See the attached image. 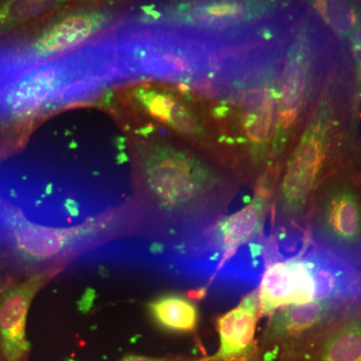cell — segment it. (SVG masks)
<instances>
[{
  "label": "cell",
  "mask_w": 361,
  "mask_h": 361,
  "mask_svg": "<svg viewBox=\"0 0 361 361\" xmlns=\"http://www.w3.org/2000/svg\"><path fill=\"white\" fill-rule=\"evenodd\" d=\"M135 153V204L156 259L215 224L241 187L232 168L193 145L154 135Z\"/></svg>",
  "instance_id": "6da1fadb"
},
{
  "label": "cell",
  "mask_w": 361,
  "mask_h": 361,
  "mask_svg": "<svg viewBox=\"0 0 361 361\" xmlns=\"http://www.w3.org/2000/svg\"><path fill=\"white\" fill-rule=\"evenodd\" d=\"M288 30L256 52L224 92L216 97L211 109L220 153H224L225 163L243 180L256 183L274 169L271 148Z\"/></svg>",
  "instance_id": "7a4b0ae2"
},
{
  "label": "cell",
  "mask_w": 361,
  "mask_h": 361,
  "mask_svg": "<svg viewBox=\"0 0 361 361\" xmlns=\"http://www.w3.org/2000/svg\"><path fill=\"white\" fill-rule=\"evenodd\" d=\"M278 172L255 183L254 196L237 212L223 216L203 234L166 256L159 268L221 290H245L260 284L270 232L265 225L273 205Z\"/></svg>",
  "instance_id": "3957f363"
},
{
  "label": "cell",
  "mask_w": 361,
  "mask_h": 361,
  "mask_svg": "<svg viewBox=\"0 0 361 361\" xmlns=\"http://www.w3.org/2000/svg\"><path fill=\"white\" fill-rule=\"evenodd\" d=\"M142 214L132 201L68 228L37 224L18 207L0 198V271L25 277L63 271L80 256L141 230Z\"/></svg>",
  "instance_id": "277c9868"
},
{
  "label": "cell",
  "mask_w": 361,
  "mask_h": 361,
  "mask_svg": "<svg viewBox=\"0 0 361 361\" xmlns=\"http://www.w3.org/2000/svg\"><path fill=\"white\" fill-rule=\"evenodd\" d=\"M342 68L338 61L278 175L272 205L274 234L307 235L311 203L336 158L345 94Z\"/></svg>",
  "instance_id": "5b68a950"
},
{
  "label": "cell",
  "mask_w": 361,
  "mask_h": 361,
  "mask_svg": "<svg viewBox=\"0 0 361 361\" xmlns=\"http://www.w3.org/2000/svg\"><path fill=\"white\" fill-rule=\"evenodd\" d=\"M338 61L332 32L307 4H303L285 40L271 148L273 168L295 144Z\"/></svg>",
  "instance_id": "8992f818"
},
{
  "label": "cell",
  "mask_w": 361,
  "mask_h": 361,
  "mask_svg": "<svg viewBox=\"0 0 361 361\" xmlns=\"http://www.w3.org/2000/svg\"><path fill=\"white\" fill-rule=\"evenodd\" d=\"M118 77H122L120 65L109 45L0 71V118L23 120Z\"/></svg>",
  "instance_id": "52a82bcc"
},
{
  "label": "cell",
  "mask_w": 361,
  "mask_h": 361,
  "mask_svg": "<svg viewBox=\"0 0 361 361\" xmlns=\"http://www.w3.org/2000/svg\"><path fill=\"white\" fill-rule=\"evenodd\" d=\"M66 7L40 21L23 42L2 54L23 66L61 58L92 44L120 16L111 6L104 4Z\"/></svg>",
  "instance_id": "ba28073f"
},
{
  "label": "cell",
  "mask_w": 361,
  "mask_h": 361,
  "mask_svg": "<svg viewBox=\"0 0 361 361\" xmlns=\"http://www.w3.org/2000/svg\"><path fill=\"white\" fill-rule=\"evenodd\" d=\"M306 232L314 245L361 266V190L344 176H332L318 188Z\"/></svg>",
  "instance_id": "9c48e42d"
},
{
  "label": "cell",
  "mask_w": 361,
  "mask_h": 361,
  "mask_svg": "<svg viewBox=\"0 0 361 361\" xmlns=\"http://www.w3.org/2000/svg\"><path fill=\"white\" fill-rule=\"evenodd\" d=\"M361 304L325 299L289 306L270 315L259 346L264 361H286L317 334Z\"/></svg>",
  "instance_id": "30bf717a"
},
{
  "label": "cell",
  "mask_w": 361,
  "mask_h": 361,
  "mask_svg": "<svg viewBox=\"0 0 361 361\" xmlns=\"http://www.w3.org/2000/svg\"><path fill=\"white\" fill-rule=\"evenodd\" d=\"M130 97L144 115L166 126L180 139L203 151L220 153L208 118L184 94L159 85H141L132 90Z\"/></svg>",
  "instance_id": "8fae6325"
},
{
  "label": "cell",
  "mask_w": 361,
  "mask_h": 361,
  "mask_svg": "<svg viewBox=\"0 0 361 361\" xmlns=\"http://www.w3.org/2000/svg\"><path fill=\"white\" fill-rule=\"evenodd\" d=\"M61 271L25 277L2 272L0 283V361H28L32 348L26 336L28 312L35 297Z\"/></svg>",
  "instance_id": "7c38bea8"
},
{
  "label": "cell",
  "mask_w": 361,
  "mask_h": 361,
  "mask_svg": "<svg viewBox=\"0 0 361 361\" xmlns=\"http://www.w3.org/2000/svg\"><path fill=\"white\" fill-rule=\"evenodd\" d=\"M310 239L290 255L271 260L259 284L260 317L315 300L314 273L307 254Z\"/></svg>",
  "instance_id": "4fadbf2b"
},
{
  "label": "cell",
  "mask_w": 361,
  "mask_h": 361,
  "mask_svg": "<svg viewBox=\"0 0 361 361\" xmlns=\"http://www.w3.org/2000/svg\"><path fill=\"white\" fill-rule=\"evenodd\" d=\"M259 317L260 302L255 288L236 307L216 319L219 348L209 361H264L256 337Z\"/></svg>",
  "instance_id": "5bb4252c"
},
{
  "label": "cell",
  "mask_w": 361,
  "mask_h": 361,
  "mask_svg": "<svg viewBox=\"0 0 361 361\" xmlns=\"http://www.w3.org/2000/svg\"><path fill=\"white\" fill-rule=\"evenodd\" d=\"M286 361H361V306L323 330Z\"/></svg>",
  "instance_id": "9a60e30c"
},
{
  "label": "cell",
  "mask_w": 361,
  "mask_h": 361,
  "mask_svg": "<svg viewBox=\"0 0 361 361\" xmlns=\"http://www.w3.org/2000/svg\"><path fill=\"white\" fill-rule=\"evenodd\" d=\"M147 313L153 324L171 334H195L200 324V310L197 304L179 293H165L146 304Z\"/></svg>",
  "instance_id": "2e32d148"
},
{
  "label": "cell",
  "mask_w": 361,
  "mask_h": 361,
  "mask_svg": "<svg viewBox=\"0 0 361 361\" xmlns=\"http://www.w3.org/2000/svg\"><path fill=\"white\" fill-rule=\"evenodd\" d=\"M327 28L343 44L350 45L351 40L361 25V4L355 1L306 2Z\"/></svg>",
  "instance_id": "e0dca14e"
},
{
  "label": "cell",
  "mask_w": 361,
  "mask_h": 361,
  "mask_svg": "<svg viewBox=\"0 0 361 361\" xmlns=\"http://www.w3.org/2000/svg\"><path fill=\"white\" fill-rule=\"evenodd\" d=\"M65 6L61 2L39 0L0 1V37L37 25Z\"/></svg>",
  "instance_id": "ac0fdd59"
},
{
  "label": "cell",
  "mask_w": 361,
  "mask_h": 361,
  "mask_svg": "<svg viewBox=\"0 0 361 361\" xmlns=\"http://www.w3.org/2000/svg\"><path fill=\"white\" fill-rule=\"evenodd\" d=\"M350 47L353 52V68H355V106L360 104L361 99V25L351 40Z\"/></svg>",
  "instance_id": "d6986e66"
},
{
  "label": "cell",
  "mask_w": 361,
  "mask_h": 361,
  "mask_svg": "<svg viewBox=\"0 0 361 361\" xmlns=\"http://www.w3.org/2000/svg\"><path fill=\"white\" fill-rule=\"evenodd\" d=\"M118 361H209L206 357L192 358L184 355L146 356L139 355H127Z\"/></svg>",
  "instance_id": "ffe728a7"
},
{
  "label": "cell",
  "mask_w": 361,
  "mask_h": 361,
  "mask_svg": "<svg viewBox=\"0 0 361 361\" xmlns=\"http://www.w3.org/2000/svg\"><path fill=\"white\" fill-rule=\"evenodd\" d=\"M1 276H2V272L0 271V283H1Z\"/></svg>",
  "instance_id": "44dd1931"
}]
</instances>
